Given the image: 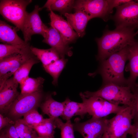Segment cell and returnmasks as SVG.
<instances>
[{
	"label": "cell",
	"instance_id": "36",
	"mask_svg": "<svg viewBox=\"0 0 138 138\" xmlns=\"http://www.w3.org/2000/svg\"><path fill=\"white\" fill-rule=\"evenodd\" d=\"M134 89L138 90V83H136L134 88L132 91Z\"/></svg>",
	"mask_w": 138,
	"mask_h": 138
},
{
	"label": "cell",
	"instance_id": "5",
	"mask_svg": "<svg viewBox=\"0 0 138 138\" xmlns=\"http://www.w3.org/2000/svg\"><path fill=\"white\" fill-rule=\"evenodd\" d=\"M44 98L42 91L28 94L20 93L10 107L8 116L15 121L30 111L36 109Z\"/></svg>",
	"mask_w": 138,
	"mask_h": 138
},
{
	"label": "cell",
	"instance_id": "22",
	"mask_svg": "<svg viewBox=\"0 0 138 138\" xmlns=\"http://www.w3.org/2000/svg\"><path fill=\"white\" fill-rule=\"evenodd\" d=\"M40 62L34 55L23 63L13 74L15 81L20 84L29 77V74L32 66Z\"/></svg>",
	"mask_w": 138,
	"mask_h": 138
},
{
	"label": "cell",
	"instance_id": "18",
	"mask_svg": "<svg viewBox=\"0 0 138 138\" xmlns=\"http://www.w3.org/2000/svg\"><path fill=\"white\" fill-rule=\"evenodd\" d=\"M18 30L4 21L0 20V41L3 43L18 45L24 44L27 43L21 39L16 32Z\"/></svg>",
	"mask_w": 138,
	"mask_h": 138
},
{
	"label": "cell",
	"instance_id": "4",
	"mask_svg": "<svg viewBox=\"0 0 138 138\" xmlns=\"http://www.w3.org/2000/svg\"><path fill=\"white\" fill-rule=\"evenodd\" d=\"M86 98L95 96L101 98L113 104L131 107L134 95L130 87L113 83L103 84L99 89L94 92L86 91L83 93Z\"/></svg>",
	"mask_w": 138,
	"mask_h": 138
},
{
	"label": "cell",
	"instance_id": "2",
	"mask_svg": "<svg viewBox=\"0 0 138 138\" xmlns=\"http://www.w3.org/2000/svg\"><path fill=\"white\" fill-rule=\"evenodd\" d=\"M128 46L100 62L97 70L89 75L94 76L99 74L103 84L111 83L128 86L124 72L125 64L128 59Z\"/></svg>",
	"mask_w": 138,
	"mask_h": 138
},
{
	"label": "cell",
	"instance_id": "38",
	"mask_svg": "<svg viewBox=\"0 0 138 138\" xmlns=\"http://www.w3.org/2000/svg\"><path fill=\"white\" fill-rule=\"evenodd\" d=\"M137 28H138V26H137ZM136 34H138V30L137 31V32H136Z\"/></svg>",
	"mask_w": 138,
	"mask_h": 138
},
{
	"label": "cell",
	"instance_id": "29",
	"mask_svg": "<svg viewBox=\"0 0 138 138\" xmlns=\"http://www.w3.org/2000/svg\"><path fill=\"white\" fill-rule=\"evenodd\" d=\"M75 1L72 0H52L51 5L47 9L49 11H56L64 14L65 12L73 8Z\"/></svg>",
	"mask_w": 138,
	"mask_h": 138
},
{
	"label": "cell",
	"instance_id": "11",
	"mask_svg": "<svg viewBox=\"0 0 138 138\" xmlns=\"http://www.w3.org/2000/svg\"><path fill=\"white\" fill-rule=\"evenodd\" d=\"M40 8L36 5L32 12L26 13L21 31L26 42L31 40L34 34L41 35L44 38L48 31L49 28L43 22L39 14Z\"/></svg>",
	"mask_w": 138,
	"mask_h": 138
},
{
	"label": "cell",
	"instance_id": "32",
	"mask_svg": "<svg viewBox=\"0 0 138 138\" xmlns=\"http://www.w3.org/2000/svg\"><path fill=\"white\" fill-rule=\"evenodd\" d=\"M15 121L7 117H4L3 115L0 114V130L6 126L14 125Z\"/></svg>",
	"mask_w": 138,
	"mask_h": 138
},
{
	"label": "cell",
	"instance_id": "35",
	"mask_svg": "<svg viewBox=\"0 0 138 138\" xmlns=\"http://www.w3.org/2000/svg\"><path fill=\"white\" fill-rule=\"evenodd\" d=\"M0 138H8L5 131L1 132L0 135Z\"/></svg>",
	"mask_w": 138,
	"mask_h": 138
},
{
	"label": "cell",
	"instance_id": "17",
	"mask_svg": "<svg viewBox=\"0 0 138 138\" xmlns=\"http://www.w3.org/2000/svg\"><path fill=\"white\" fill-rule=\"evenodd\" d=\"M75 11L74 13H66L64 14V15L78 37H82L85 34V29L87 23L91 19L83 11L79 10Z\"/></svg>",
	"mask_w": 138,
	"mask_h": 138
},
{
	"label": "cell",
	"instance_id": "8",
	"mask_svg": "<svg viewBox=\"0 0 138 138\" xmlns=\"http://www.w3.org/2000/svg\"><path fill=\"white\" fill-rule=\"evenodd\" d=\"M79 95L85 106L87 113L92 117L102 118L111 114H116L126 106L115 105L97 96L86 98L82 92Z\"/></svg>",
	"mask_w": 138,
	"mask_h": 138
},
{
	"label": "cell",
	"instance_id": "19",
	"mask_svg": "<svg viewBox=\"0 0 138 138\" xmlns=\"http://www.w3.org/2000/svg\"><path fill=\"white\" fill-rule=\"evenodd\" d=\"M40 107L43 114L48 115L49 118L55 119L61 116L64 108L63 102L54 100L50 94L44 97Z\"/></svg>",
	"mask_w": 138,
	"mask_h": 138
},
{
	"label": "cell",
	"instance_id": "28",
	"mask_svg": "<svg viewBox=\"0 0 138 138\" xmlns=\"http://www.w3.org/2000/svg\"><path fill=\"white\" fill-rule=\"evenodd\" d=\"M54 120L56 128L61 130V138H75L73 125L70 120L65 123L59 118H55Z\"/></svg>",
	"mask_w": 138,
	"mask_h": 138
},
{
	"label": "cell",
	"instance_id": "1",
	"mask_svg": "<svg viewBox=\"0 0 138 138\" xmlns=\"http://www.w3.org/2000/svg\"><path fill=\"white\" fill-rule=\"evenodd\" d=\"M135 28H116L113 30H107L101 37L96 38L98 49L97 60L100 62L135 41Z\"/></svg>",
	"mask_w": 138,
	"mask_h": 138
},
{
	"label": "cell",
	"instance_id": "16",
	"mask_svg": "<svg viewBox=\"0 0 138 138\" xmlns=\"http://www.w3.org/2000/svg\"><path fill=\"white\" fill-rule=\"evenodd\" d=\"M128 58L129 62L125 70L130 72V75L127 79V85L132 91L135 86L138 77V41H136L128 46Z\"/></svg>",
	"mask_w": 138,
	"mask_h": 138
},
{
	"label": "cell",
	"instance_id": "10",
	"mask_svg": "<svg viewBox=\"0 0 138 138\" xmlns=\"http://www.w3.org/2000/svg\"><path fill=\"white\" fill-rule=\"evenodd\" d=\"M116 8V12L113 19L116 28L137 27L138 0H131Z\"/></svg>",
	"mask_w": 138,
	"mask_h": 138
},
{
	"label": "cell",
	"instance_id": "26",
	"mask_svg": "<svg viewBox=\"0 0 138 138\" xmlns=\"http://www.w3.org/2000/svg\"><path fill=\"white\" fill-rule=\"evenodd\" d=\"M30 46L28 42L24 44H0V60L11 55L20 53Z\"/></svg>",
	"mask_w": 138,
	"mask_h": 138
},
{
	"label": "cell",
	"instance_id": "12",
	"mask_svg": "<svg viewBox=\"0 0 138 138\" xmlns=\"http://www.w3.org/2000/svg\"><path fill=\"white\" fill-rule=\"evenodd\" d=\"M107 119L92 117L84 122L79 119L73 124L74 131L79 132L83 138H101L105 130Z\"/></svg>",
	"mask_w": 138,
	"mask_h": 138
},
{
	"label": "cell",
	"instance_id": "14",
	"mask_svg": "<svg viewBox=\"0 0 138 138\" xmlns=\"http://www.w3.org/2000/svg\"><path fill=\"white\" fill-rule=\"evenodd\" d=\"M49 11L51 26L59 32L67 44L74 42L78 37L68 22L53 11Z\"/></svg>",
	"mask_w": 138,
	"mask_h": 138
},
{
	"label": "cell",
	"instance_id": "21",
	"mask_svg": "<svg viewBox=\"0 0 138 138\" xmlns=\"http://www.w3.org/2000/svg\"><path fill=\"white\" fill-rule=\"evenodd\" d=\"M30 48L33 54L41 62L43 67L48 65L61 58L58 52L51 48L44 49L31 46Z\"/></svg>",
	"mask_w": 138,
	"mask_h": 138
},
{
	"label": "cell",
	"instance_id": "27",
	"mask_svg": "<svg viewBox=\"0 0 138 138\" xmlns=\"http://www.w3.org/2000/svg\"><path fill=\"white\" fill-rule=\"evenodd\" d=\"M23 117L22 119L20 118L17 120L32 128L41 123L44 119L42 116L36 109L30 111L25 114Z\"/></svg>",
	"mask_w": 138,
	"mask_h": 138
},
{
	"label": "cell",
	"instance_id": "30",
	"mask_svg": "<svg viewBox=\"0 0 138 138\" xmlns=\"http://www.w3.org/2000/svg\"><path fill=\"white\" fill-rule=\"evenodd\" d=\"M14 125L20 138H34L38 136L34 129L17 120L15 121Z\"/></svg>",
	"mask_w": 138,
	"mask_h": 138
},
{
	"label": "cell",
	"instance_id": "34",
	"mask_svg": "<svg viewBox=\"0 0 138 138\" xmlns=\"http://www.w3.org/2000/svg\"><path fill=\"white\" fill-rule=\"evenodd\" d=\"M133 129L131 135V138H138V122L133 124Z\"/></svg>",
	"mask_w": 138,
	"mask_h": 138
},
{
	"label": "cell",
	"instance_id": "23",
	"mask_svg": "<svg viewBox=\"0 0 138 138\" xmlns=\"http://www.w3.org/2000/svg\"><path fill=\"white\" fill-rule=\"evenodd\" d=\"M45 79L39 77L36 78L29 77L20 84V93L28 94L42 91Z\"/></svg>",
	"mask_w": 138,
	"mask_h": 138
},
{
	"label": "cell",
	"instance_id": "20",
	"mask_svg": "<svg viewBox=\"0 0 138 138\" xmlns=\"http://www.w3.org/2000/svg\"><path fill=\"white\" fill-rule=\"evenodd\" d=\"M64 108L61 117L66 121L70 120L74 116H79L82 118L87 113L85 106L83 102L79 103L71 100L67 98L63 102Z\"/></svg>",
	"mask_w": 138,
	"mask_h": 138
},
{
	"label": "cell",
	"instance_id": "25",
	"mask_svg": "<svg viewBox=\"0 0 138 138\" xmlns=\"http://www.w3.org/2000/svg\"><path fill=\"white\" fill-rule=\"evenodd\" d=\"M67 61V59L64 57L48 65L43 67L45 71L52 77V83L54 85H57L58 78Z\"/></svg>",
	"mask_w": 138,
	"mask_h": 138
},
{
	"label": "cell",
	"instance_id": "3",
	"mask_svg": "<svg viewBox=\"0 0 138 138\" xmlns=\"http://www.w3.org/2000/svg\"><path fill=\"white\" fill-rule=\"evenodd\" d=\"M133 117L132 107L125 106L113 118L107 119L101 138H126L133 129L132 120Z\"/></svg>",
	"mask_w": 138,
	"mask_h": 138
},
{
	"label": "cell",
	"instance_id": "13",
	"mask_svg": "<svg viewBox=\"0 0 138 138\" xmlns=\"http://www.w3.org/2000/svg\"><path fill=\"white\" fill-rule=\"evenodd\" d=\"M19 84L13 77L6 80L0 88V111L6 114L12 104L20 94L17 88Z\"/></svg>",
	"mask_w": 138,
	"mask_h": 138
},
{
	"label": "cell",
	"instance_id": "15",
	"mask_svg": "<svg viewBox=\"0 0 138 138\" xmlns=\"http://www.w3.org/2000/svg\"><path fill=\"white\" fill-rule=\"evenodd\" d=\"M42 41L55 49L61 58L64 57L65 55L71 56L73 54L72 48L65 42L59 32L51 26L49 28Z\"/></svg>",
	"mask_w": 138,
	"mask_h": 138
},
{
	"label": "cell",
	"instance_id": "6",
	"mask_svg": "<svg viewBox=\"0 0 138 138\" xmlns=\"http://www.w3.org/2000/svg\"><path fill=\"white\" fill-rule=\"evenodd\" d=\"M113 0H78L75 1L73 8L87 14L90 19L99 18L105 21L109 19L115 7Z\"/></svg>",
	"mask_w": 138,
	"mask_h": 138
},
{
	"label": "cell",
	"instance_id": "33",
	"mask_svg": "<svg viewBox=\"0 0 138 138\" xmlns=\"http://www.w3.org/2000/svg\"><path fill=\"white\" fill-rule=\"evenodd\" d=\"M4 131L8 138H20L14 125L9 126Z\"/></svg>",
	"mask_w": 138,
	"mask_h": 138
},
{
	"label": "cell",
	"instance_id": "24",
	"mask_svg": "<svg viewBox=\"0 0 138 138\" xmlns=\"http://www.w3.org/2000/svg\"><path fill=\"white\" fill-rule=\"evenodd\" d=\"M55 119L50 118L44 119L41 123L34 126L32 129L36 131L39 136L54 138V130L56 128Z\"/></svg>",
	"mask_w": 138,
	"mask_h": 138
},
{
	"label": "cell",
	"instance_id": "39",
	"mask_svg": "<svg viewBox=\"0 0 138 138\" xmlns=\"http://www.w3.org/2000/svg\"></svg>",
	"mask_w": 138,
	"mask_h": 138
},
{
	"label": "cell",
	"instance_id": "7",
	"mask_svg": "<svg viewBox=\"0 0 138 138\" xmlns=\"http://www.w3.org/2000/svg\"><path fill=\"white\" fill-rule=\"evenodd\" d=\"M32 2L31 0H0V14L18 30L21 31L27 12L26 8Z\"/></svg>",
	"mask_w": 138,
	"mask_h": 138
},
{
	"label": "cell",
	"instance_id": "9",
	"mask_svg": "<svg viewBox=\"0 0 138 138\" xmlns=\"http://www.w3.org/2000/svg\"><path fill=\"white\" fill-rule=\"evenodd\" d=\"M30 46L20 53L0 60V88L23 63L34 55L31 51Z\"/></svg>",
	"mask_w": 138,
	"mask_h": 138
},
{
	"label": "cell",
	"instance_id": "37",
	"mask_svg": "<svg viewBox=\"0 0 138 138\" xmlns=\"http://www.w3.org/2000/svg\"><path fill=\"white\" fill-rule=\"evenodd\" d=\"M34 138H54L52 137H41L38 136L35 137Z\"/></svg>",
	"mask_w": 138,
	"mask_h": 138
},
{
	"label": "cell",
	"instance_id": "31",
	"mask_svg": "<svg viewBox=\"0 0 138 138\" xmlns=\"http://www.w3.org/2000/svg\"><path fill=\"white\" fill-rule=\"evenodd\" d=\"M134 95L131 106L133 113L134 123L138 122V90H134L132 91Z\"/></svg>",
	"mask_w": 138,
	"mask_h": 138
}]
</instances>
